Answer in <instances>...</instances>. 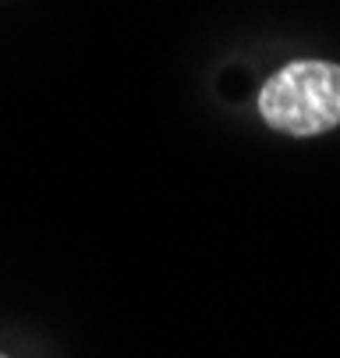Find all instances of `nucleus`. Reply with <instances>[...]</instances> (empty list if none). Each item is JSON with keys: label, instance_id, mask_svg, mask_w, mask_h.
<instances>
[{"label": "nucleus", "instance_id": "obj_2", "mask_svg": "<svg viewBox=\"0 0 340 358\" xmlns=\"http://www.w3.org/2000/svg\"><path fill=\"white\" fill-rule=\"evenodd\" d=\"M0 358H8V355H0Z\"/></svg>", "mask_w": 340, "mask_h": 358}, {"label": "nucleus", "instance_id": "obj_1", "mask_svg": "<svg viewBox=\"0 0 340 358\" xmlns=\"http://www.w3.org/2000/svg\"><path fill=\"white\" fill-rule=\"evenodd\" d=\"M259 117L280 135H323L340 124V64L290 61L259 89Z\"/></svg>", "mask_w": 340, "mask_h": 358}]
</instances>
